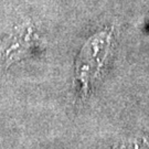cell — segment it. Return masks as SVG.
<instances>
[{
	"instance_id": "cell-1",
	"label": "cell",
	"mask_w": 149,
	"mask_h": 149,
	"mask_svg": "<svg viewBox=\"0 0 149 149\" xmlns=\"http://www.w3.org/2000/svg\"><path fill=\"white\" fill-rule=\"evenodd\" d=\"M42 45L33 24L29 21L16 26L13 32L0 47V75L20 60L28 58Z\"/></svg>"
},
{
	"instance_id": "cell-2",
	"label": "cell",
	"mask_w": 149,
	"mask_h": 149,
	"mask_svg": "<svg viewBox=\"0 0 149 149\" xmlns=\"http://www.w3.org/2000/svg\"><path fill=\"white\" fill-rule=\"evenodd\" d=\"M111 32L105 30L88 39L82 48L76 61V79L80 81L82 90L86 91L91 80L95 76L102 65L111 43Z\"/></svg>"
}]
</instances>
